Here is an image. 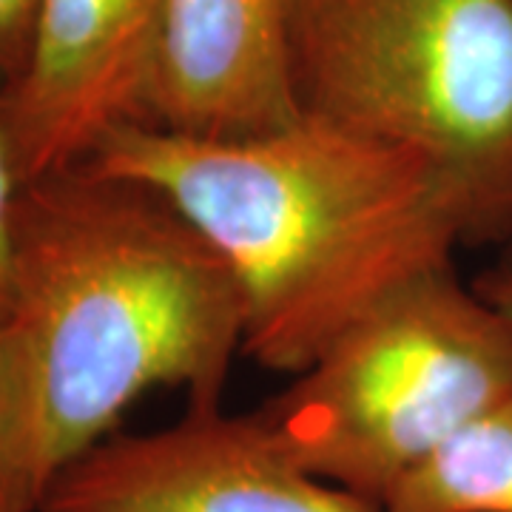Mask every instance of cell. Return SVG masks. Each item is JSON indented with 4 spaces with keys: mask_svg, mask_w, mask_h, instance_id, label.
<instances>
[{
    "mask_svg": "<svg viewBox=\"0 0 512 512\" xmlns=\"http://www.w3.org/2000/svg\"><path fill=\"white\" fill-rule=\"evenodd\" d=\"M9 507L114 436L154 387L222 407L245 308L228 262L163 194L77 163L20 185L9 308Z\"/></svg>",
    "mask_w": 512,
    "mask_h": 512,
    "instance_id": "obj_1",
    "label": "cell"
},
{
    "mask_svg": "<svg viewBox=\"0 0 512 512\" xmlns=\"http://www.w3.org/2000/svg\"><path fill=\"white\" fill-rule=\"evenodd\" d=\"M86 163L154 188L200 228L242 293V356L276 373H302L367 311L476 242L439 165L313 117L237 140L134 123Z\"/></svg>",
    "mask_w": 512,
    "mask_h": 512,
    "instance_id": "obj_2",
    "label": "cell"
},
{
    "mask_svg": "<svg viewBox=\"0 0 512 512\" xmlns=\"http://www.w3.org/2000/svg\"><path fill=\"white\" fill-rule=\"evenodd\" d=\"M302 117L436 163L476 242L512 228V0H291Z\"/></svg>",
    "mask_w": 512,
    "mask_h": 512,
    "instance_id": "obj_3",
    "label": "cell"
},
{
    "mask_svg": "<svg viewBox=\"0 0 512 512\" xmlns=\"http://www.w3.org/2000/svg\"><path fill=\"white\" fill-rule=\"evenodd\" d=\"M512 399V319L430 271L336 336L259 407L305 470L382 510L464 424Z\"/></svg>",
    "mask_w": 512,
    "mask_h": 512,
    "instance_id": "obj_4",
    "label": "cell"
},
{
    "mask_svg": "<svg viewBox=\"0 0 512 512\" xmlns=\"http://www.w3.org/2000/svg\"><path fill=\"white\" fill-rule=\"evenodd\" d=\"M37 512H382L313 476L256 413L188 407L151 433H114L66 467Z\"/></svg>",
    "mask_w": 512,
    "mask_h": 512,
    "instance_id": "obj_5",
    "label": "cell"
},
{
    "mask_svg": "<svg viewBox=\"0 0 512 512\" xmlns=\"http://www.w3.org/2000/svg\"><path fill=\"white\" fill-rule=\"evenodd\" d=\"M160 0H37L29 52L0 86L20 185L86 163L120 126H148Z\"/></svg>",
    "mask_w": 512,
    "mask_h": 512,
    "instance_id": "obj_6",
    "label": "cell"
},
{
    "mask_svg": "<svg viewBox=\"0 0 512 512\" xmlns=\"http://www.w3.org/2000/svg\"><path fill=\"white\" fill-rule=\"evenodd\" d=\"M299 117L291 0H160L148 126L237 140Z\"/></svg>",
    "mask_w": 512,
    "mask_h": 512,
    "instance_id": "obj_7",
    "label": "cell"
},
{
    "mask_svg": "<svg viewBox=\"0 0 512 512\" xmlns=\"http://www.w3.org/2000/svg\"><path fill=\"white\" fill-rule=\"evenodd\" d=\"M382 512H512V399L464 424L399 478Z\"/></svg>",
    "mask_w": 512,
    "mask_h": 512,
    "instance_id": "obj_8",
    "label": "cell"
},
{
    "mask_svg": "<svg viewBox=\"0 0 512 512\" xmlns=\"http://www.w3.org/2000/svg\"><path fill=\"white\" fill-rule=\"evenodd\" d=\"M20 180L12 160V146L3 123V103H0V322L9 308V288H12V254H15V205H18Z\"/></svg>",
    "mask_w": 512,
    "mask_h": 512,
    "instance_id": "obj_9",
    "label": "cell"
},
{
    "mask_svg": "<svg viewBox=\"0 0 512 512\" xmlns=\"http://www.w3.org/2000/svg\"><path fill=\"white\" fill-rule=\"evenodd\" d=\"M37 0H0V86L20 72L35 23Z\"/></svg>",
    "mask_w": 512,
    "mask_h": 512,
    "instance_id": "obj_10",
    "label": "cell"
},
{
    "mask_svg": "<svg viewBox=\"0 0 512 512\" xmlns=\"http://www.w3.org/2000/svg\"><path fill=\"white\" fill-rule=\"evenodd\" d=\"M9 447H12V393H9V362L0 336V512L9 507Z\"/></svg>",
    "mask_w": 512,
    "mask_h": 512,
    "instance_id": "obj_11",
    "label": "cell"
},
{
    "mask_svg": "<svg viewBox=\"0 0 512 512\" xmlns=\"http://www.w3.org/2000/svg\"><path fill=\"white\" fill-rule=\"evenodd\" d=\"M473 288H476L490 305H495L504 316H510L512 319V245L510 248H504L493 265L478 276L476 282H473Z\"/></svg>",
    "mask_w": 512,
    "mask_h": 512,
    "instance_id": "obj_12",
    "label": "cell"
}]
</instances>
